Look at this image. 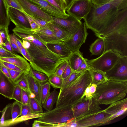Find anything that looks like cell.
Wrapping results in <instances>:
<instances>
[{
	"mask_svg": "<svg viewBox=\"0 0 127 127\" xmlns=\"http://www.w3.org/2000/svg\"><path fill=\"white\" fill-rule=\"evenodd\" d=\"M127 8V0H112L99 6L93 4L84 19L87 29L97 37L102 38L112 31L113 24L120 11Z\"/></svg>",
	"mask_w": 127,
	"mask_h": 127,
	"instance_id": "obj_1",
	"label": "cell"
},
{
	"mask_svg": "<svg viewBox=\"0 0 127 127\" xmlns=\"http://www.w3.org/2000/svg\"><path fill=\"white\" fill-rule=\"evenodd\" d=\"M92 83L90 68L81 72L70 84L60 89L56 107H72L84 96L86 89Z\"/></svg>",
	"mask_w": 127,
	"mask_h": 127,
	"instance_id": "obj_2",
	"label": "cell"
},
{
	"mask_svg": "<svg viewBox=\"0 0 127 127\" xmlns=\"http://www.w3.org/2000/svg\"><path fill=\"white\" fill-rule=\"evenodd\" d=\"M127 93V81L107 78L97 85L92 97L99 105H107L124 98Z\"/></svg>",
	"mask_w": 127,
	"mask_h": 127,
	"instance_id": "obj_3",
	"label": "cell"
},
{
	"mask_svg": "<svg viewBox=\"0 0 127 127\" xmlns=\"http://www.w3.org/2000/svg\"><path fill=\"white\" fill-rule=\"evenodd\" d=\"M104 52L110 50L119 57L127 56V22L103 37Z\"/></svg>",
	"mask_w": 127,
	"mask_h": 127,
	"instance_id": "obj_4",
	"label": "cell"
},
{
	"mask_svg": "<svg viewBox=\"0 0 127 127\" xmlns=\"http://www.w3.org/2000/svg\"><path fill=\"white\" fill-rule=\"evenodd\" d=\"M44 114L38 118V120L48 123L58 125L65 123L74 118L71 108H56L49 111L44 112Z\"/></svg>",
	"mask_w": 127,
	"mask_h": 127,
	"instance_id": "obj_5",
	"label": "cell"
},
{
	"mask_svg": "<svg viewBox=\"0 0 127 127\" xmlns=\"http://www.w3.org/2000/svg\"><path fill=\"white\" fill-rule=\"evenodd\" d=\"M119 57L116 53L109 50L97 58L90 60L87 59V62L90 68L105 73L113 67Z\"/></svg>",
	"mask_w": 127,
	"mask_h": 127,
	"instance_id": "obj_6",
	"label": "cell"
},
{
	"mask_svg": "<svg viewBox=\"0 0 127 127\" xmlns=\"http://www.w3.org/2000/svg\"><path fill=\"white\" fill-rule=\"evenodd\" d=\"M71 109L74 118L78 119L88 116L102 110L92 97L87 98L85 96Z\"/></svg>",
	"mask_w": 127,
	"mask_h": 127,
	"instance_id": "obj_7",
	"label": "cell"
},
{
	"mask_svg": "<svg viewBox=\"0 0 127 127\" xmlns=\"http://www.w3.org/2000/svg\"><path fill=\"white\" fill-rule=\"evenodd\" d=\"M74 119L76 127L99 126L107 124L111 121L110 115L104 110L84 118Z\"/></svg>",
	"mask_w": 127,
	"mask_h": 127,
	"instance_id": "obj_8",
	"label": "cell"
},
{
	"mask_svg": "<svg viewBox=\"0 0 127 127\" xmlns=\"http://www.w3.org/2000/svg\"><path fill=\"white\" fill-rule=\"evenodd\" d=\"M93 4L91 0H72L68 4L66 11L69 15L81 21L86 17Z\"/></svg>",
	"mask_w": 127,
	"mask_h": 127,
	"instance_id": "obj_9",
	"label": "cell"
},
{
	"mask_svg": "<svg viewBox=\"0 0 127 127\" xmlns=\"http://www.w3.org/2000/svg\"><path fill=\"white\" fill-rule=\"evenodd\" d=\"M105 75L107 79L127 81V56L119 57L113 67L105 72Z\"/></svg>",
	"mask_w": 127,
	"mask_h": 127,
	"instance_id": "obj_10",
	"label": "cell"
},
{
	"mask_svg": "<svg viewBox=\"0 0 127 127\" xmlns=\"http://www.w3.org/2000/svg\"><path fill=\"white\" fill-rule=\"evenodd\" d=\"M88 34L84 22L74 34L64 42V43L72 52L79 50L81 45L85 42Z\"/></svg>",
	"mask_w": 127,
	"mask_h": 127,
	"instance_id": "obj_11",
	"label": "cell"
},
{
	"mask_svg": "<svg viewBox=\"0 0 127 127\" xmlns=\"http://www.w3.org/2000/svg\"><path fill=\"white\" fill-rule=\"evenodd\" d=\"M51 22L71 35L77 31L82 24L81 21L69 15L66 19L52 17Z\"/></svg>",
	"mask_w": 127,
	"mask_h": 127,
	"instance_id": "obj_12",
	"label": "cell"
},
{
	"mask_svg": "<svg viewBox=\"0 0 127 127\" xmlns=\"http://www.w3.org/2000/svg\"><path fill=\"white\" fill-rule=\"evenodd\" d=\"M23 11L28 15L43 20L47 22L52 21V17L44 12L28 0H17Z\"/></svg>",
	"mask_w": 127,
	"mask_h": 127,
	"instance_id": "obj_13",
	"label": "cell"
},
{
	"mask_svg": "<svg viewBox=\"0 0 127 127\" xmlns=\"http://www.w3.org/2000/svg\"><path fill=\"white\" fill-rule=\"evenodd\" d=\"M8 14L10 21L14 24L15 27L31 29L29 21L23 12L9 7L8 8Z\"/></svg>",
	"mask_w": 127,
	"mask_h": 127,
	"instance_id": "obj_14",
	"label": "cell"
},
{
	"mask_svg": "<svg viewBox=\"0 0 127 127\" xmlns=\"http://www.w3.org/2000/svg\"><path fill=\"white\" fill-rule=\"evenodd\" d=\"M41 10L52 17L66 19L69 15L59 10L44 0H28Z\"/></svg>",
	"mask_w": 127,
	"mask_h": 127,
	"instance_id": "obj_15",
	"label": "cell"
},
{
	"mask_svg": "<svg viewBox=\"0 0 127 127\" xmlns=\"http://www.w3.org/2000/svg\"><path fill=\"white\" fill-rule=\"evenodd\" d=\"M110 104L108 107L104 110L105 112L110 115L112 121L126 112L127 98H124Z\"/></svg>",
	"mask_w": 127,
	"mask_h": 127,
	"instance_id": "obj_16",
	"label": "cell"
},
{
	"mask_svg": "<svg viewBox=\"0 0 127 127\" xmlns=\"http://www.w3.org/2000/svg\"><path fill=\"white\" fill-rule=\"evenodd\" d=\"M32 32L36 34L42 42L46 44L48 43H60L64 42L61 41L56 37L53 32L47 26L34 30Z\"/></svg>",
	"mask_w": 127,
	"mask_h": 127,
	"instance_id": "obj_17",
	"label": "cell"
},
{
	"mask_svg": "<svg viewBox=\"0 0 127 127\" xmlns=\"http://www.w3.org/2000/svg\"><path fill=\"white\" fill-rule=\"evenodd\" d=\"M15 85L1 71L0 76V94L11 100L12 99Z\"/></svg>",
	"mask_w": 127,
	"mask_h": 127,
	"instance_id": "obj_18",
	"label": "cell"
},
{
	"mask_svg": "<svg viewBox=\"0 0 127 127\" xmlns=\"http://www.w3.org/2000/svg\"><path fill=\"white\" fill-rule=\"evenodd\" d=\"M28 83L31 93L35 95V99L38 103L42 106L41 101L40 84L35 79L32 71V68L28 72L24 73Z\"/></svg>",
	"mask_w": 127,
	"mask_h": 127,
	"instance_id": "obj_19",
	"label": "cell"
},
{
	"mask_svg": "<svg viewBox=\"0 0 127 127\" xmlns=\"http://www.w3.org/2000/svg\"><path fill=\"white\" fill-rule=\"evenodd\" d=\"M0 60L11 63L16 65L24 72V73H27L30 70L31 66L25 59L17 54L13 57H0Z\"/></svg>",
	"mask_w": 127,
	"mask_h": 127,
	"instance_id": "obj_20",
	"label": "cell"
},
{
	"mask_svg": "<svg viewBox=\"0 0 127 127\" xmlns=\"http://www.w3.org/2000/svg\"><path fill=\"white\" fill-rule=\"evenodd\" d=\"M46 45L52 52L64 58L68 59L72 53L65 45L64 42L48 43Z\"/></svg>",
	"mask_w": 127,
	"mask_h": 127,
	"instance_id": "obj_21",
	"label": "cell"
},
{
	"mask_svg": "<svg viewBox=\"0 0 127 127\" xmlns=\"http://www.w3.org/2000/svg\"><path fill=\"white\" fill-rule=\"evenodd\" d=\"M8 8L5 0H0V28L4 30L8 28L10 21Z\"/></svg>",
	"mask_w": 127,
	"mask_h": 127,
	"instance_id": "obj_22",
	"label": "cell"
},
{
	"mask_svg": "<svg viewBox=\"0 0 127 127\" xmlns=\"http://www.w3.org/2000/svg\"><path fill=\"white\" fill-rule=\"evenodd\" d=\"M84 59L82 53L79 50L72 52L68 61L73 71H76L82 64Z\"/></svg>",
	"mask_w": 127,
	"mask_h": 127,
	"instance_id": "obj_23",
	"label": "cell"
},
{
	"mask_svg": "<svg viewBox=\"0 0 127 127\" xmlns=\"http://www.w3.org/2000/svg\"><path fill=\"white\" fill-rule=\"evenodd\" d=\"M46 26L53 32L56 37L61 41L65 42L72 35L51 22H48Z\"/></svg>",
	"mask_w": 127,
	"mask_h": 127,
	"instance_id": "obj_24",
	"label": "cell"
},
{
	"mask_svg": "<svg viewBox=\"0 0 127 127\" xmlns=\"http://www.w3.org/2000/svg\"><path fill=\"white\" fill-rule=\"evenodd\" d=\"M90 52L92 55L100 56L104 52L105 44L102 38H99L90 46Z\"/></svg>",
	"mask_w": 127,
	"mask_h": 127,
	"instance_id": "obj_25",
	"label": "cell"
},
{
	"mask_svg": "<svg viewBox=\"0 0 127 127\" xmlns=\"http://www.w3.org/2000/svg\"><path fill=\"white\" fill-rule=\"evenodd\" d=\"M58 94V92L55 89L50 93L42 105V107L47 111H49L53 109L54 104L56 102Z\"/></svg>",
	"mask_w": 127,
	"mask_h": 127,
	"instance_id": "obj_26",
	"label": "cell"
},
{
	"mask_svg": "<svg viewBox=\"0 0 127 127\" xmlns=\"http://www.w3.org/2000/svg\"><path fill=\"white\" fill-rule=\"evenodd\" d=\"M90 69L92 76V83L97 85L107 79L105 73L91 68Z\"/></svg>",
	"mask_w": 127,
	"mask_h": 127,
	"instance_id": "obj_27",
	"label": "cell"
},
{
	"mask_svg": "<svg viewBox=\"0 0 127 127\" xmlns=\"http://www.w3.org/2000/svg\"><path fill=\"white\" fill-rule=\"evenodd\" d=\"M60 11L66 14V10L69 3L62 0H46Z\"/></svg>",
	"mask_w": 127,
	"mask_h": 127,
	"instance_id": "obj_28",
	"label": "cell"
},
{
	"mask_svg": "<svg viewBox=\"0 0 127 127\" xmlns=\"http://www.w3.org/2000/svg\"><path fill=\"white\" fill-rule=\"evenodd\" d=\"M21 103L15 101L12 103L11 107V121L13 122L21 114Z\"/></svg>",
	"mask_w": 127,
	"mask_h": 127,
	"instance_id": "obj_29",
	"label": "cell"
},
{
	"mask_svg": "<svg viewBox=\"0 0 127 127\" xmlns=\"http://www.w3.org/2000/svg\"><path fill=\"white\" fill-rule=\"evenodd\" d=\"M50 86L51 85L48 81L45 83L41 84L40 92L42 105L50 93Z\"/></svg>",
	"mask_w": 127,
	"mask_h": 127,
	"instance_id": "obj_30",
	"label": "cell"
},
{
	"mask_svg": "<svg viewBox=\"0 0 127 127\" xmlns=\"http://www.w3.org/2000/svg\"><path fill=\"white\" fill-rule=\"evenodd\" d=\"M63 79L61 77L54 74L49 78L48 81L55 89L62 88Z\"/></svg>",
	"mask_w": 127,
	"mask_h": 127,
	"instance_id": "obj_31",
	"label": "cell"
},
{
	"mask_svg": "<svg viewBox=\"0 0 127 127\" xmlns=\"http://www.w3.org/2000/svg\"><path fill=\"white\" fill-rule=\"evenodd\" d=\"M12 103H9L6 105L1 111L2 115L0 119V125H3L6 121L8 119L11 115V107Z\"/></svg>",
	"mask_w": 127,
	"mask_h": 127,
	"instance_id": "obj_32",
	"label": "cell"
},
{
	"mask_svg": "<svg viewBox=\"0 0 127 127\" xmlns=\"http://www.w3.org/2000/svg\"><path fill=\"white\" fill-rule=\"evenodd\" d=\"M29 104L33 113H39L43 112L42 106L37 102L34 98L30 97Z\"/></svg>",
	"mask_w": 127,
	"mask_h": 127,
	"instance_id": "obj_33",
	"label": "cell"
},
{
	"mask_svg": "<svg viewBox=\"0 0 127 127\" xmlns=\"http://www.w3.org/2000/svg\"><path fill=\"white\" fill-rule=\"evenodd\" d=\"M15 85L18 86L30 94L31 93L29 88L27 81L24 73L20 79L14 84Z\"/></svg>",
	"mask_w": 127,
	"mask_h": 127,
	"instance_id": "obj_34",
	"label": "cell"
},
{
	"mask_svg": "<svg viewBox=\"0 0 127 127\" xmlns=\"http://www.w3.org/2000/svg\"><path fill=\"white\" fill-rule=\"evenodd\" d=\"M32 71L35 79L41 84L45 83L48 81L49 78L45 74L33 70Z\"/></svg>",
	"mask_w": 127,
	"mask_h": 127,
	"instance_id": "obj_35",
	"label": "cell"
},
{
	"mask_svg": "<svg viewBox=\"0 0 127 127\" xmlns=\"http://www.w3.org/2000/svg\"><path fill=\"white\" fill-rule=\"evenodd\" d=\"M7 69L10 76V80L14 84L20 79L24 73L23 71Z\"/></svg>",
	"mask_w": 127,
	"mask_h": 127,
	"instance_id": "obj_36",
	"label": "cell"
},
{
	"mask_svg": "<svg viewBox=\"0 0 127 127\" xmlns=\"http://www.w3.org/2000/svg\"><path fill=\"white\" fill-rule=\"evenodd\" d=\"M81 72L73 71L69 75L63 79L62 88H64L70 84Z\"/></svg>",
	"mask_w": 127,
	"mask_h": 127,
	"instance_id": "obj_37",
	"label": "cell"
},
{
	"mask_svg": "<svg viewBox=\"0 0 127 127\" xmlns=\"http://www.w3.org/2000/svg\"><path fill=\"white\" fill-rule=\"evenodd\" d=\"M22 89L18 86L15 85L14 91L12 99L21 103V96Z\"/></svg>",
	"mask_w": 127,
	"mask_h": 127,
	"instance_id": "obj_38",
	"label": "cell"
},
{
	"mask_svg": "<svg viewBox=\"0 0 127 127\" xmlns=\"http://www.w3.org/2000/svg\"><path fill=\"white\" fill-rule=\"evenodd\" d=\"M8 8L12 7L23 11V9L17 0H5Z\"/></svg>",
	"mask_w": 127,
	"mask_h": 127,
	"instance_id": "obj_39",
	"label": "cell"
},
{
	"mask_svg": "<svg viewBox=\"0 0 127 127\" xmlns=\"http://www.w3.org/2000/svg\"><path fill=\"white\" fill-rule=\"evenodd\" d=\"M68 60L65 61L60 64L57 68L54 74L61 77L64 71L68 64Z\"/></svg>",
	"mask_w": 127,
	"mask_h": 127,
	"instance_id": "obj_40",
	"label": "cell"
},
{
	"mask_svg": "<svg viewBox=\"0 0 127 127\" xmlns=\"http://www.w3.org/2000/svg\"><path fill=\"white\" fill-rule=\"evenodd\" d=\"M17 54L8 51L2 47H0V57H13L16 56Z\"/></svg>",
	"mask_w": 127,
	"mask_h": 127,
	"instance_id": "obj_41",
	"label": "cell"
},
{
	"mask_svg": "<svg viewBox=\"0 0 127 127\" xmlns=\"http://www.w3.org/2000/svg\"><path fill=\"white\" fill-rule=\"evenodd\" d=\"M32 127H56V125L40 121L37 120L34 121L32 124Z\"/></svg>",
	"mask_w": 127,
	"mask_h": 127,
	"instance_id": "obj_42",
	"label": "cell"
},
{
	"mask_svg": "<svg viewBox=\"0 0 127 127\" xmlns=\"http://www.w3.org/2000/svg\"><path fill=\"white\" fill-rule=\"evenodd\" d=\"M30 94L27 91L22 89L21 96V104L24 105L29 104Z\"/></svg>",
	"mask_w": 127,
	"mask_h": 127,
	"instance_id": "obj_43",
	"label": "cell"
},
{
	"mask_svg": "<svg viewBox=\"0 0 127 127\" xmlns=\"http://www.w3.org/2000/svg\"><path fill=\"white\" fill-rule=\"evenodd\" d=\"M0 62L2 65L7 69L20 71L23 72L22 69L11 63L1 60H0Z\"/></svg>",
	"mask_w": 127,
	"mask_h": 127,
	"instance_id": "obj_44",
	"label": "cell"
},
{
	"mask_svg": "<svg viewBox=\"0 0 127 127\" xmlns=\"http://www.w3.org/2000/svg\"><path fill=\"white\" fill-rule=\"evenodd\" d=\"M26 17L30 24L31 30H34L40 28L39 26L29 15L22 11Z\"/></svg>",
	"mask_w": 127,
	"mask_h": 127,
	"instance_id": "obj_45",
	"label": "cell"
},
{
	"mask_svg": "<svg viewBox=\"0 0 127 127\" xmlns=\"http://www.w3.org/2000/svg\"><path fill=\"white\" fill-rule=\"evenodd\" d=\"M21 54L25 59L28 61L30 63L32 62V60L31 56L27 50L24 48L23 46L18 48Z\"/></svg>",
	"mask_w": 127,
	"mask_h": 127,
	"instance_id": "obj_46",
	"label": "cell"
},
{
	"mask_svg": "<svg viewBox=\"0 0 127 127\" xmlns=\"http://www.w3.org/2000/svg\"><path fill=\"white\" fill-rule=\"evenodd\" d=\"M30 16L39 26L40 28L44 27L47 26L48 22L46 21L38 18Z\"/></svg>",
	"mask_w": 127,
	"mask_h": 127,
	"instance_id": "obj_47",
	"label": "cell"
},
{
	"mask_svg": "<svg viewBox=\"0 0 127 127\" xmlns=\"http://www.w3.org/2000/svg\"><path fill=\"white\" fill-rule=\"evenodd\" d=\"M6 40L4 43V45L2 47L11 52L14 53L10 43V34L9 33V32L6 33Z\"/></svg>",
	"mask_w": 127,
	"mask_h": 127,
	"instance_id": "obj_48",
	"label": "cell"
},
{
	"mask_svg": "<svg viewBox=\"0 0 127 127\" xmlns=\"http://www.w3.org/2000/svg\"><path fill=\"white\" fill-rule=\"evenodd\" d=\"M73 72V71L68 63L61 77L64 79L69 75Z\"/></svg>",
	"mask_w": 127,
	"mask_h": 127,
	"instance_id": "obj_49",
	"label": "cell"
},
{
	"mask_svg": "<svg viewBox=\"0 0 127 127\" xmlns=\"http://www.w3.org/2000/svg\"><path fill=\"white\" fill-rule=\"evenodd\" d=\"M87 59L84 58L83 62L76 72H80L87 69L90 68L87 64Z\"/></svg>",
	"mask_w": 127,
	"mask_h": 127,
	"instance_id": "obj_50",
	"label": "cell"
},
{
	"mask_svg": "<svg viewBox=\"0 0 127 127\" xmlns=\"http://www.w3.org/2000/svg\"><path fill=\"white\" fill-rule=\"evenodd\" d=\"M92 4L96 6H99L105 4L112 0H91Z\"/></svg>",
	"mask_w": 127,
	"mask_h": 127,
	"instance_id": "obj_51",
	"label": "cell"
},
{
	"mask_svg": "<svg viewBox=\"0 0 127 127\" xmlns=\"http://www.w3.org/2000/svg\"><path fill=\"white\" fill-rule=\"evenodd\" d=\"M10 43L14 51H15L21 54L11 34L10 35Z\"/></svg>",
	"mask_w": 127,
	"mask_h": 127,
	"instance_id": "obj_52",
	"label": "cell"
},
{
	"mask_svg": "<svg viewBox=\"0 0 127 127\" xmlns=\"http://www.w3.org/2000/svg\"><path fill=\"white\" fill-rule=\"evenodd\" d=\"M0 70L10 79V76L7 68L0 62Z\"/></svg>",
	"mask_w": 127,
	"mask_h": 127,
	"instance_id": "obj_53",
	"label": "cell"
},
{
	"mask_svg": "<svg viewBox=\"0 0 127 127\" xmlns=\"http://www.w3.org/2000/svg\"><path fill=\"white\" fill-rule=\"evenodd\" d=\"M13 38L14 41L17 46L18 48L22 47V41L16 36V35L14 34H11Z\"/></svg>",
	"mask_w": 127,
	"mask_h": 127,
	"instance_id": "obj_54",
	"label": "cell"
},
{
	"mask_svg": "<svg viewBox=\"0 0 127 127\" xmlns=\"http://www.w3.org/2000/svg\"><path fill=\"white\" fill-rule=\"evenodd\" d=\"M91 84L89 85L86 88L85 91L84 96H85L86 97L88 98L91 97L92 96V95L90 93L89 89L90 86Z\"/></svg>",
	"mask_w": 127,
	"mask_h": 127,
	"instance_id": "obj_55",
	"label": "cell"
},
{
	"mask_svg": "<svg viewBox=\"0 0 127 127\" xmlns=\"http://www.w3.org/2000/svg\"><path fill=\"white\" fill-rule=\"evenodd\" d=\"M30 43L29 41L24 40H22V45L24 48L26 49H28L30 47Z\"/></svg>",
	"mask_w": 127,
	"mask_h": 127,
	"instance_id": "obj_56",
	"label": "cell"
},
{
	"mask_svg": "<svg viewBox=\"0 0 127 127\" xmlns=\"http://www.w3.org/2000/svg\"><path fill=\"white\" fill-rule=\"evenodd\" d=\"M97 85L94 84L92 83L90 87V91L91 94L92 95L96 91Z\"/></svg>",
	"mask_w": 127,
	"mask_h": 127,
	"instance_id": "obj_57",
	"label": "cell"
},
{
	"mask_svg": "<svg viewBox=\"0 0 127 127\" xmlns=\"http://www.w3.org/2000/svg\"><path fill=\"white\" fill-rule=\"evenodd\" d=\"M5 31H0V34L3 41L4 43L6 41L7 39L6 35L5 32Z\"/></svg>",
	"mask_w": 127,
	"mask_h": 127,
	"instance_id": "obj_58",
	"label": "cell"
},
{
	"mask_svg": "<svg viewBox=\"0 0 127 127\" xmlns=\"http://www.w3.org/2000/svg\"><path fill=\"white\" fill-rule=\"evenodd\" d=\"M5 45L3 41L1 35L0 34V47L3 46Z\"/></svg>",
	"mask_w": 127,
	"mask_h": 127,
	"instance_id": "obj_59",
	"label": "cell"
},
{
	"mask_svg": "<svg viewBox=\"0 0 127 127\" xmlns=\"http://www.w3.org/2000/svg\"><path fill=\"white\" fill-rule=\"evenodd\" d=\"M62 0L64 2H68V1H67V0Z\"/></svg>",
	"mask_w": 127,
	"mask_h": 127,
	"instance_id": "obj_60",
	"label": "cell"
},
{
	"mask_svg": "<svg viewBox=\"0 0 127 127\" xmlns=\"http://www.w3.org/2000/svg\"><path fill=\"white\" fill-rule=\"evenodd\" d=\"M1 111L0 110V113H1Z\"/></svg>",
	"mask_w": 127,
	"mask_h": 127,
	"instance_id": "obj_61",
	"label": "cell"
},
{
	"mask_svg": "<svg viewBox=\"0 0 127 127\" xmlns=\"http://www.w3.org/2000/svg\"><path fill=\"white\" fill-rule=\"evenodd\" d=\"M1 71L0 70V74Z\"/></svg>",
	"mask_w": 127,
	"mask_h": 127,
	"instance_id": "obj_62",
	"label": "cell"
},
{
	"mask_svg": "<svg viewBox=\"0 0 127 127\" xmlns=\"http://www.w3.org/2000/svg\"></svg>",
	"mask_w": 127,
	"mask_h": 127,
	"instance_id": "obj_63",
	"label": "cell"
}]
</instances>
